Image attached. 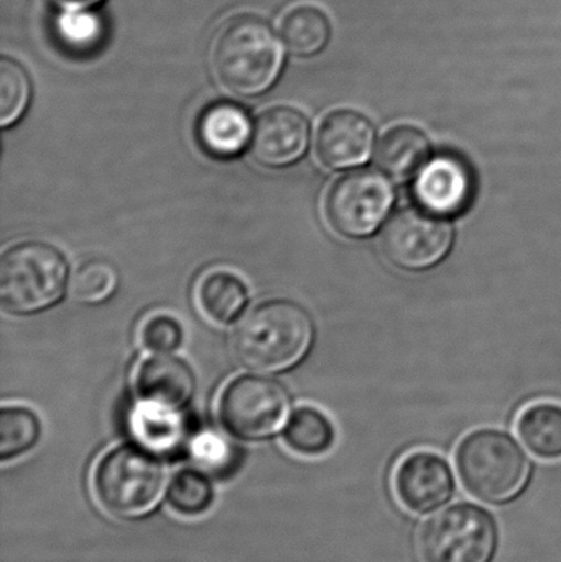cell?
Listing matches in <instances>:
<instances>
[{"instance_id": "e0dca14e", "label": "cell", "mask_w": 561, "mask_h": 562, "mask_svg": "<svg viewBox=\"0 0 561 562\" xmlns=\"http://www.w3.org/2000/svg\"><path fill=\"white\" fill-rule=\"evenodd\" d=\"M131 431L137 445L161 458L183 448L187 426L175 409L142 402L131 415Z\"/></svg>"}, {"instance_id": "8fae6325", "label": "cell", "mask_w": 561, "mask_h": 562, "mask_svg": "<svg viewBox=\"0 0 561 562\" xmlns=\"http://www.w3.org/2000/svg\"><path fill=\"white\" fill-rule=\"evenodd\" d=\"M473 196V171L457 155L440 154L431 158L414 181V198L420 210L444 220L468 211Z\"/></svg>"}, {"instance_id": "9c48e42d", "label": "cell", "mask_w": 561, "mask_h": 562, "mask_svg": "<svg viewBox=\"0 0 561 562\" xmlns=\"http://www.w3.org/2000/svg\"><path fill=\"white\" fill-rule=\"evenodd\" d=\"M453 229L444 217L424 210H402L382 233L385 259L401 270L422 272L440 263L450 252Z\"/></svg>"}, {"instance_id": "603a6c76", "label": "cell", "mask_w": 561, "mask_h": 562, "mask_svg": "<svg viewBox=\"0 0 561 562\" xmlns=\"http://www.w3.org/2000/svg\"><path fill=\"white\" fill-rule=\"evenodd\" d=\"M42 439V422L25 406H3L0 412V461H16Z\"/></svg>"}, {"instance_id": "4fadbf2b", "label": "cell", "mask_w": 561, "mask_h": 562, "mask_svg": "<svg viewBox=\"0 0 561 562\" xmlns=\"http://www.w3.org/2000/svg\"><path fill=\"white\" fill-rule=\"evenodd\" d=\"M374 125L361 112L339 109L323 119L316 131L318 160L332 170L364 164L374 145Z\"/></svg>"}, {"instance_id": "cb8c5ba5", "label": "cell", "mask_w": 561, "mask_h": 562, "mask_svg": "<svg viewBox=\"0 0 561 562\" xmlns=\"http://www.w3.org/2000/svg\"><path fill=\"white\" fill-rule=\"evenodd\" d=\"M190 456L198 468L217 481L233 477L239 468V449L216 432H201L190 442Z\"/></svg>"}, {"instance_id": "8992f818", "label": "cell", "mask_w": 561, "mask_h": 562, "mask_svg": "<svg viewBox=\"0 0 561 562\" xmlns=\"http://www.w3.org/2000/svg\"><path fill=\"white\" fill-rule=\"evenodd\" d=\"M68 273L65 257L49 244H16L0 260V301L13 314L48 310L65 294Z\"/></svg>"}, {"instance_id": "5bb4252c", "label": "cell", "mask_w": 561, "mask_h": 562, "mask_svg": "<svg viewBox=\"0 0 561 562\" xmlns=\"http://www.w3.org/2000/svg\"><path fill=\"white\" fill-rule=\"evenodd\" d=\"M135 389L142 402L180 412L194 393V375L183 360L150 357L138 367Z\"/></svg>"}, {"instance_id": "484cf974", "label": "cell", "mask_w": 561, "mask_h": 562, "mask_svg": "<svg viewBox=\"0 0 561 562\" xmlns=\"http://www.w3.org/2000/svg\"><path fill=\"white\" fill-rule=\"evenodd\" d=\"M30 101V79L22 66L13 59L0 61V124H15Z\"/></svg>"}, {"instance_id": "6da1fadb", "label": "cell", "mask_w": 561, "mask_h": 562, "mask_svg": "<svg viewBox=\"0 0 561 562\" xmlns=\"http://www.w3.org/2000/svg\"><path fill=\"white\" fill-rule=\"evenodd\" d=\"M458 479L468 495L490 507L513 504L530 479L529 456L509 432L476 429L455 452Z\"/></svg>"}, {"instance_id": "52a82bcc", "label": "cell", "mask_w": 561, "mask_h": 562, "mask_svg": "<svg viewBox=\"0 0 561 562\" xmlns=\"http://www.w3.org/2000/svg\"><path fill=\"white\" fill-rule=\"evenodd\" d=\"M217 415L223 428L234 438L266 441L285 428L290 418V396L277 380L243 375L223 390Z\"/></svg>"}, {"instance_id": "44dd1931", "label": "cell", "mask_w": 561, "mask_h": 562, "mask_svg": "<svg viewBox=\"0 0 561 562\" xmlns=\"http://www.w3.org/2000/svg\"><path fill=\"white\" fill-rule=\"evenodd\" d=\"M165 498L171 512L180 517H203L216 502L213 477L200 468L180 469L171 475Z\"/></svg>"}, {"instance_id": "7402d4cb", "label": "cell", "mask_w": 561, "mask_h": 562, "mask_svg": "<svg viewBox=\"0 0 561 562\" xmlns=\"http://www.w3.org/2000/svg\"><path fill=\"white\" fill-rule=\"evenodd\" d=\"M287 48L296 56L322 52L332 35L328 16L313 5H299L283 16L280 25Z\"/></svg>"}, {"instance_id": "2e32d148", "label": "cell", "mask_w": 561, "mask_h": 562, "mask_svg": "<svg viewBox=\"0 0 561 562\" xmlns=\"http://www.w3.org/2000/svg\"><path fill=\"white\" fill-rule=\"evenodd\" d=\"M430 142L420 128L399 125L382 135L375 164L395 181H407L428 161Z\"/></svg>"}, {"instance_id": "3957f363", "label": "cell", "mask_w": 561, "mask_h": 562, "mask_svg": "<svg viewBox=\"0 0 561 562\" xmlns=\"http://www.w3.org/2000/svg\"><path fill=\"white\" fill-rule=\"evenodd\" d=\"M167 487L160 456L137 442L109 449L92 469V495L99 507L117 520H138L150 514Z\"/></svg>"}, {"instance_id": "277c9868", "label": "cell", "mask_w": 561, "mask_h": 562, "mask_svg": "<svg viewBox=\"0 0 561 562\" xmlns=\"http://www.w3.org/2000/svg\"><path fill=\"white\" fill-rule=\"evenodd\" d=\"M283 49L263 20L239 15L217 32L211 48L214 76L226 91L243 98L266 92L279 78Z\"/></svg>"}, {"instance_id": "ac0fdd59", "label": "cell", "mask_w": 561, "mask_h": 562, "mask_svg": "<svg viewBox=\"0 0 561 562\" xmlns=\"http://www.w3.org/2000/svg\"><path fill=\"white\" fill-rule=\"evenodd\" d=\"M247 297L246 283L227 270L207 272L197 286L201 313L216 324H229L236 319L246 307Z\"/></svg>"}, {"instance_id": "7a4b0ae2", "label": "cell", "mask_w": 561, "mask_h": 562, "mask_svg": "<svg viewBox=\"0 0 561 562\" xmlns=\"http://www.w3.org/2000/svg\"><path fill=\"white\" fill-rule=\"evenodd\" d=\"M312 317L300 304L270 300L257 304L236 326L234 353L257 372H282L296 366L312 346Z\"/></svg>"}, {"instance_id": "7c38bea8", "label": "cell", "mask_w": 561, "mask_h": 562, "mask_svg": "<svg viewBox=\"0 0 561 562\" xmlns=\"http://www.w3.org/2000/svg\"><path fill=\"white\" fill-rule=\"evenodd\" d=\"M310 140V124L302 112L287 105L269 109L254 125V157L266 167L280 168L303 157Z\"/></svg>"}, {"instance_id": "ba28073f", "label": "cell", "mask_w": 561, "mask_h": 562, "mask_svg": "<svg viewBox=\"0 0 561 562\" xmlns=\"http://www.w3.org/2000/svg\"><path fill=\"white\" fill-rule=\"evenodd\" d=\"M394 204V190L384 175L358 170L329 188L325 216L329 227L348 239L371 236L384 223Z\"/></svg>"}, {"instance_id": "d6986e66", "label": "cell", "mask_w": 561, "mask_h": 562, "mask_svg": "<svg viewBox=\"0 0 561 562\" xmlns=\"http://www.w3.org/2000/svg\"><path fill=\"white\" fill-rule=\"evenodd\" d=\"M517 435L530 454L542 461L561 459V406L537 403L524 409L517 422Z\"/></svg>"}, {"instance_id": "9a60e30c", "label": "cell", "mask_w": 561, "mask_h": 562, "mask_svg": "<svg viewBox=\"0 0 561 562\" xmlns=\"http://www.w3.org/2000/svg\"><path fill=\"white\" fill-rule=\"evenodd\" d=\"M253 134L249 115L233 102H214L198 119L197 135L201 148L220 160L243 154L253 140Z\"/></svg>"}, {"instance_id": "4316f807", "label": "cell", "mask_w": 561, "mask_h": 562, "mask_svg": "<svg viewBox=\"0 0 561 562\" xmlns=\"http://www.w3.org/2000/svg\"><path fill=\"white\" fill-rule=\"evenodd\" d=\"M56 32L69 49L89 52L101 43L104 29L98 15L82 12L81 9L66 10L56 23Z\"/></svg>"}, {"instance_id": "83f0119b", "label": "cell", "mask_w": 561, "mask_h": 562, "mask_svg": "<svg viewBox=\"0 0 561 562\" xmlns=\"http://www.w3.org/2000/svg\"><path fill=\"white\" fill-rule=\"evenodd\" d=\"M184 333L181 324L168 314H154L141 327V342L155 353H168L180 349Z\"/></svg>"}, {"instance_id": "5b68a950", "label": "cell", "mask_w": 561, "mask_h": 562, "mask_svg": "<svg viewBox=\"0 0 561 562\" xmlns=\"http://www.w3.org/2000/svg\"><path fill=\"white\" fill-rule=\"evenodd\" d=\"M501 543L496 514L470 501L441 508L422 525L418 535L424 562H496Z\"/></svg>"}, {"instance_id": "d4e9b609", "label": "cell", "mask_w": 561, "mask_h": 562, "mask_svg": "<svg viewBox=\"0 0 561 562\" xmlns=\"http://www.w3.org/2000/svg\"><path fill=\"white\" fill-rule=\"evenodd\" d=\"M119 276L105 260H89L82 263L69 279L68 291L72 300L85 304L108 300L117 288Z\"/></svg>"}, {"instance_id": "f1b7e54d", "label": "cell", "mask_w": 561, "mask_h": 562, "mask_svg": "<svg viewBox=\"0 0 561 562\" xmlns=\"http://www.w3.org/2000/svg\"><path fill=\"white\" fill-rule=\"evenodd\" d=\"M55 5L63 7L65 10H81L101 2V0H48Z\"/></svg>"}, {"instance_id": "30bf717a", "label": "cell", "mask_w": 561, "mask_h": 562, "mask_svg": "<svg viewBox=\"0 0 561 562\" xmlns=\"http://www.w3.org/2000/svg\"><path fill=\"white\" fill-rule=\"evenodd\" d=\"M458 475L444 456L415 451L395 469L394 491L402 507L417 517L437 514L458 494Z\"/></svg>"}, {"instance_id": "ffe728a7", "label": "cell", "mask_w": 561, "mask_h": 562, "mask_svg": "<svg viewBox=\"0 0 561 562\" xmlns=\"http://www.w3.org/2000/svg\"><path fill=\"white\" fill-rule=\"evenodd\" d=\"M283 442L290 451L303 458H322L335 446V426L325 413L302 406L290 415L283 428Z\"/></svg>"}]
</instances>
